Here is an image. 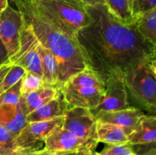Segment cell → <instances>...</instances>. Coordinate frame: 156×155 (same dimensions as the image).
Wrapping results in <instances>:
<instances>
[{"label":"cell","mask_w":156,"mask_h":155,"mask_svg":"<svg viewBox=\"0 0 156 155\" xmlns=\"http://www.w3.org/2000/svg\"><path fill=\"white\" fill-rule=\"evenodd\" d=\"M87 8L91 21L76 33V39L87 67L104 82L155 59L156 46L138 33L135 24L120 22L105 5Z\"/></svg>","instance_id":"cell-1"},{"label":"cell","mask_w":156,"mask_h":155,"mask_svg":"<svg viewBox=\"0 0 156 155\" xmlns=\"http://www.w3.org/2000/svg\"><path fill=\"white\" fill-rule=\"evenodd\" d=\"M37 40L54 56L58 65V89L76 73L88 68L76 36L66 32L39 0L18 6Z\"/></svg>","instance_id":"cell-2"},{"label":"cell","mask_w":156,"mask_h":155,"mask_svg":"<svg viewBox=\"0 0 156 155\" xmlns=\"http://www.w3.org/2000/svg\"><path fill=\"white\" fill-rule=\"evenodd\" d=\"M59 90L68 108L91 109L103 99L105 84L95 72L86 68L71 76Z\"/></svg>","instance_id":"cell-3"},{"label":"cell","mask_w":156,"mask_h":155,"mask_svg":"<svg viewBox=\"0 0 156 155\" xmlns=\"http://www.w3.org/2000/svg\"><path fill=\"white\" fill-rule=\"evenodd\" d=\"M149 65H140L128 70L122 79L128 96L139 106L155 113L156 73L152 71Z\"/></svg>","instance_id":"cell-4"},{"label":"cell","mask_w":156,"mask_h":155,"mask_svg":"<svg viewBox=\"0 0 156 155\" xmlns=\"http://www.w3.org/2000/svg\"><path fill=\"white\" fill-rule=\"evenodd\" d=\"M39 1L53 15L56 24L72 36H76L79 30L91 23V15L82 0Z\"/></svg>","instance_id":"cell-5"},{"label":"cell","mask_w":156,"mask_h":155,"mask_svg":"<svg viewBox=\"0 0 156 155\" xmlns=\"http://www.w3.org/2000/svg\"><path fill=\"white\" fill-rule=\"evenodd\" d=\"M64 116L47 121L27 123L15 138L17 150L33 151L40 150L46 138L58 128L62 126Z\"/></svg>","instance_id":"cell-6"},{"label":"cell","mask_w":156,"mask_h":155,"mask_svg":"<svg viewBox=\"0 0 156 155\" xmlns=\"http://www.w3.org/2000/svg\"><path fill=\"white\" fill-rule=\"evenodd\" d=\"M37 40L24 21L19 48L9 58V62L12 65L21 67L26 71L34 73L43 78L42 63L37 48Z\"/></svg>","instance_id":"cell-7"},{"label":"cell","mask_w":156,"mask_h":155,"mask_svg":"<svg viewBox=\"0 0 156 155\" xmlns=\"http://www.w3.org/2000/svg\"><path fill=\"white\" fill-rule=\"evenodd\" d=\"M98 141L78 138L63 128L53 131L44 141V147L56 153L66 152H88L92 153Z\"/></svg>","instance_id":"cell-8"},{"label":"cell","mask_w":156,"mask_h":155,"mask_svg":"<svg viewBox=\"0 0 156 155\" xmlns=\"http://www.w3.org/2000/svg\"><path fill=\"white\" fill-rule=\"evenodd\" d=\"M24 18L21 12L11 6L0 12V40L7 50L9 59L19 48Z\"/></svg>","instance_id":"cell-9"},{"label":"cell","mask_w":156,"mask_h":155,"mask_svg":"<svg viewBox=\"0 0 156 155\" xmlns=\"http://www.w3.org/2000/svg\"><path fill=\"white\" fill-rule=\"evenodd\" d=\"M62 127L79 138L98 141L96 119L86 108H68L64 114Z\"/></svg>","instance_id":"cell-10"},{"label":"cell","mask_w":156,"mask_h":155,"mask_svg":"<svg viewBox=\"0 0 156 155\" xmlns=\"http://www.w3.org/2000/svg\"><path fill=\"white\" fill-rule=\"evenodd\" d=\"M105 96L96 107L89 109L95 116L101 112H114L131 107L122 78H111L105 82Z\"/></svg>","instance_id":"cell-11"},{"label":"cell","mask_w":156,"mask_h":155,"mask_svg":"<svg viewBox=\"0 0 156 155\" xmlns=\"http://www.w3.org/2000/svg\"><path fill=\"white\" fill-rule=\"evenodd\" d=\"M146 114L140 109L131 106L128 109L114 112H101L95 116L96 121L134 129Z\"/></svg>","instance_id":"cell-12"},{"label":"cell","mask_w":156,"mask_h":155,"mask_svg":"<svg viewBox=\"0 0 156 155\" xmlns=\"http://www.w3.org/2000/svg\"><path fill=\"white\" fill-rule=\"evenodd\" d=\"M60 95V91L57 88L44 84L36 91L21 95L18 103L24 115H27L37 108Z\"/></svg>","instance_id":"cell-13"},{"label":"cell","mask_w":156,"mask_h":155,"mask_svg":"<svg viewBox=\"0 0 156 155\" xmlns=\"http://www.w3.org/2000/svg\"><path fill=\"white\" fill-rule=\"evenodd\" d=\"M26 115L19 103L0 105V125L5 128L16 138L27 125Z\"/></svg>","instance_id":"cell-14"},{"label":"cell","mask_w":156,"mask_h":155,"mask_svg":"<svg viewBox=\"0 0 156 155\" xmlns=\"http://www.w3.org/2000/svg\"><path fill=\"white\" fill-rule=\"evenodd\" d=\"M67 109L68 106L62 99V95H60L52 99L26 115V121L27 123L36 122L64 116Z\"/></svg>","instance_id":"cell-15"},{"label":"cell","mask_w":156,"mask_h":155,"mask_svg":"<svg viewBox=\"0 0 156 155\" xmlns=\"http://www.w3.org/2000/svg\"><path fill=\"white\" fill-rule=\"evenodd\" d=\"M134 129H126L116 125L101 123L96 121V133L98 142L107 144L128 143L129 135Z\"/></svg>","instance_id":"cell-16"},{"label":"cell","mask_w":156,"mask_h":155,"mask_svg":"<svg viewBox=\"0 0 156 155\" xmlns=\"http://www.w3.org/2000/svg\"><path fill=\"white\" fill-rule=\"evenodd\" d=\"M156 142V118L155 115H145L129 137L130 144Z\"/></svg>","instance_id":"cell-17"},{"label":"cell","mask_w":156,"mask_h":155,"mask_svg":"<svg viewBox=\"0 0 156 155\" xmlns=\"http://www.w3.org/2000/svg\"><path fill=\"white\" fill-rule=\"evenodd\" d=\"M37 48L42 63L43 80L44 84L58 88V65L54 56L38 40L37 42Z\"/></svg>","instance_id":"cell-18"},{"label":"cell","mask_w":156,"mask_h":155,"mask_svg":"<svg viewBox=\"0 0 156 155\" xmlns=\"http://www.w3.org/2000/svg\"><path fill=\"white\" fill-rule=\"evenodd\" d=\"M133 24L145 40L156 46V8L136 18Z\"/></svg>","instance_id":"cell-19"},{"label":"cell","mask_w":156,"mask_h":155,"mask_svg":"<svg viewBox=\"0 0 156 155\" xmlns=\"http://www.w3.org/2000/svg\"><path fill=\"white\" fill-rule=\"evenodd\" d=\"M105 5L108 11L125 24H133L132 12H131V1L132 0H105Z\"/></svg>","instance_id":"cell-20"},{"label":"cell","mask_w":156,"mask_h":155,"mask_svg":"<svg viewBox=\"0 0 156 155\" xmlns=\"http://www.w3.org/2000/svg\"><path fill=\"white\" fill-rule=\"evenodd\" d=\"M45 84L43 78L34 73L26 71V74L21 79V95L28 94L34 91L39 89Z\"/></svg>","instance_id":"cell-21"},{"label":"cell","mask_w":156,"mask_h":155,"mask_svg":"<svg viewBox=\"0 0 156 155\" xmlns=\"http://www.w3.org/2000/svg\"><path fill=\"white\" fill-rule=\"evenodd\" d=\"M26 74V71L18 65H12L6 74L0 88V95L5 91L18 83Z\"/></svg>","instance_id":"cell-22"},{"label":"cell","mask_w":156,"mask_h":155,"mask_svg":"<svg viewBox=\"0 0 156 155\" xmlns=\"http://www.w3.org/2000/svg\"><path fill=\"white\" fill-rule=\"evenodd\" d=\"M16 150L15 137L0 125V155H10Z\"/></svg>","instance_id":"cell-23"},{"label":"cell","mask_w":156,"mask_h":155,"mask_svg":"<svg viewBox=\"0 0 156 155\" xmlns=\"http://www.w3.org/2000/svg\"><path fill=\"white\" fill-rule=\"evenodd\" d=\"M155 8L156 0H132L131 12L133 21L139 16Z\"/></svg>","instance_id":"cell-24"},{"label":"cell","mask_w":156,"mask_h":155,"mask_svg":"<svg viewBox=\"0 0 156 155\" xmlns=\"http://www.w3.org/2000/svg\"><path fill=\"white\" fill-rule=\"evenodd\" d=\"M21 79L14 86H12V88L8 89L0 95V105L4 104V103H9V104L18 103L20 97H21Z\"/></svg>","instance_id":"cell-25"},{"label":"cell","mask_w":156,"mask_h":155,"mask_svg":"<svg viewBox=\"0 0 156 155\" xmlns=\"http://www.w3.org/2000/svg\"><path fill=\"white\" fill-rule=\"evenodd\" d=\"M97 155H130L133 153L132 145L129 143L117 144H108L102 151L97 153Z\"/></svg>","instance_id":"cell-26"},{"label":"cell","mask_w":156,"mask_h":155,"mask_svg":"<svg viewBox=\"0 0 156 155\" xmlns=\"http://www.w3.org/2000/svg\"><path fill=\"white\" fill-rule=\"evenodd\" d=\"M131 145L136 155H156V142Z\"/></svg>","instance_id":"cell-27"},{"label":"cell","mask_w":156,"mask_h":155,"mask_svg":"<svg viewBox=\"0 0 156 155\" xmlns=\"http://www.w3.org/2000/svg\"><path fill=\"white\" fill-rule=\"evenodd\" d=\"M9 61V54L3 43L0 40V67Z\"/></svg>","instance_id":"cell-28"},{"label":"cell","mask_w":156,"mask_h":155,"mask_svg":"<svg viewBox=\"0 0 156 155\" xmlns=\"http://www.w3.org/2000/svg\"><path fill=\"white\" fill-rule=\"evenodd\" d=\"M12 64L8 61L6 63L3 64L1 67H0V88H1V85L2 84L3 80H4L6 74L8 73V71H9V69L12 67Z\"/></svg>","instance_id":"cell-29"},{"label":"cell","mask_w":156,"mask_h":155,"mask_svg":"<svg viewBox=\"0 0 156 155\" xmlns=\"http://www.w3.org/2000/svg\"><path fill=\"white\" fill-rule=\"evenodd\" d=\"M26 155H57V153L54 151L47 150L45 148L40 149L37 150H33V151H27Z\"/></svg>","instance_id":"cell-30"},{"label":"cell","mask_w":156,"mask_h":155,"mask_svg":"<svg viewBox=\"0 0 156 155\" xmlns=\"http://www.w3.org/2000/svg\"><path fill=\"white\" fill-rule=\"evenodd\" d=\"M86 5L95 6L98 5H105V0H82Z\"/></svg>","instance_id":"cell-31"},{"label":"cell","mask_w":156,"mask_h":155,"mask_svg":"<svg viewBox=\"0 0 156 155\" xmlns=\"http://www.w3.org/2000/svg\"><path fill=\"white\" fill-rule=\"evenodd\" d=\"M57 153V155H85L91 153H88V152H66V153Z\"/></svg>","instance_id":"cell-32"},{"label":"cell","mask_w":156,"mask_h":155,"mask_svg":"<svg viewBox=\"0 0 156 155\" xmlns=\"http://www.w3.org/2000/svg\"><path fill=\"white\" fill-rule=\"evenodd\" d=\"M9 6V0H0V12Z\"/></svg>","instance_id":"cell-33"},{"label":"cell","mask_w":156,"mask_h":155,"mask_svg":"<svg viewBox=\"0 0 156 155\" xmlns=\"http://www.w3.org/2000/svg\"><path fill=\"white\" fill-rule=\"evenodd\" d=\"M30 0H10L11 2L14 3V4H15L17 7L19 5H21L24 4V3L28 2H30Z\"/></svg>","instance_id":"cell-34"},{"label":"cell","mask_w":156,"mask_h":155,"mask_svg":"<svg viewBox=\"0 0 156 155\" xmlns=\"http://www.w3.org/2000/svg\"><path fill=\"white\" fill-rule=\"evenodd\" d=\"M26 153H27V152L26 151H23V150H18L10 155H26Z\"/></svg>","instance_id":"cell-35"},{"label":"cell","mask_w":156,"mask_h":155,"mask_svg":"<svg viewBox=\"0 0 156 155\" xmlns=\"http://www.w3.org/2000/svg\"><path fill=\"white\" fill-rule=\"evenodd\" d=\"M85 155H97V153H96V152H93V153H88V154H85Z\"/></svg>","instance_id":"cell-36"},{"label":"cell","mask_w":156,"mask_h":155,"mask_svg":"<svg viewBox=\"0 0 156 155\" xmlns=\"http://www.w3.org/2000/svg\"><path fill=\"white\" fill-rule=\"evenodd\" d=\"M130 155H136V154H135V153H131Z\"/></svg>","instance_id":"cell-37"}]
</instances>
